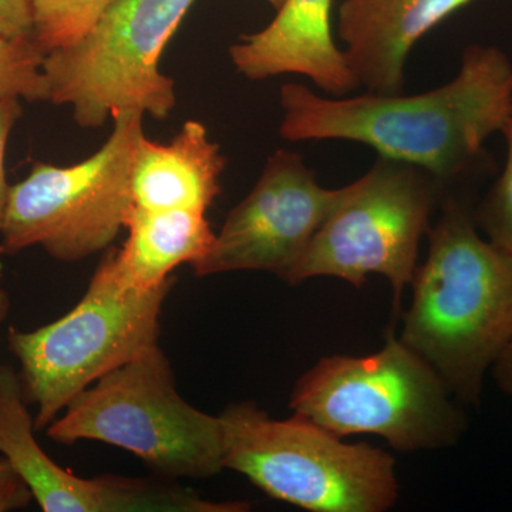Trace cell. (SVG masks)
<instances>
[{"label": "cell", "instance_id": "obj_24", "mask_svg": "<svg viewBox=\"0 0 512 512\" xmlns=\"http://www.w3.org/2000/svg\"><path fill=\"white\" fill-rule=\"evenodd\" d=\"M266 2H268L272 8L278 10L282 5H284L285 0H266Z\"/></svg>", "mask_w": 512, "mask_h": 512}, {"label": "cell", "instance_id": "obj_3", "mask_svg": "<svg viewBox=\"0 0 512 512\" xmlns=\"http://www.w3.org/2000/svg\"><path fill=\"white\" fill-rule=\"evenodd\" d=\"M439 373L389 333L373 355L329 356L296 382L289 409L335 436L376 434L403 453L454 446L466 419Z\"/></svg>", "mask_w": 512, "mask_h": 512}, {"label": "cell", "instance_id": "obj_2", "mask_svg": "<svg viewBox=\"0 0 512 512\" xmlns=\"http://www.w3.org/2000/svg\"><path fill=\"white\" fill-rule=\"evenodd\" d=\"M440 208L399 339L458 402L477 406L485 373L512 342V255L481 237L466 201L447 195Z\"/></svg>", "mask_w": 512, "mask_h": 512}, {"label": "cell", "instance_id": "obj_6", "mask_svg": "<svg viewBox=\"0 0 512 512\" xmlns=\"http://www.w3.org/2000/svg\"><path fill=\"white\" fill-rule=\"evenodd\" d=\"M173 284L170 279L148 291L128 288L106 254L72 311L32 332L9 330L23 392L36 406V431L47 429L100 377L158 345L161 312Z\"/></svg>", "mask_w": 512, "mask_h": 512}, {"label": "cell", "instance_id": "obj_12", "mask_svg": "<svg viewBox=\"0 0 512 512\" xmlns=\"http://www.w3.org/2000/svg\"><path fill=\"white\" fill-rule=\"evenodd\" d=\"M333 0H285L275 19L229 47L235 69L249 80L301 74L323 93L345 97L360 89L332 33Z\"/></svg>", "mask_w": 512, "mask_h": 512}, {"label": "cell", "instance_id": "obj_16", "mask_svg": "<svg viewBox=\"0 0 512 512\" xmlns=\"http://www.w3.org/2000/svg\"><path fill=\"white\" fill-rule=\"evenodd\" d=\"M116 0H32V39L43 52L73 45Z\"/></svg>", "mask_w": 512, "mask_h": 512}, {"label": "cell", "instance_id": "obj_14", "mask_svg": "<svg viewBox=\"0 0 512 512\" xmlns=\"http://www.w3.org/2000/svg\"><path fill=\"white\" fill-rule=\"evenodd\" d=\"M227 160L198 121H187L168 144L146 136L138 141L131 167L133 205L147 210L204 212L221 194Z\"/></svg>", "mask_w": 512, "mask_h": 512}, {"label": "cell", "instance_id": "obj_13", "mask_svg": "<svg viewBox=\"0 0 512 512\" xmlns=\"http://www.w3.org/2000/svg\"><path fill=\"white\" fill-rule=\"evenodd\" d=\"M473 0H345L338 35L350 72L367 93H404L414 45Z\"/></svg>", "mask_w": 512, "mask_h": 512}, {"label": "cell", "instance_id": "obj_23", "mask_svg": "<svg viewBox=\"0 0 512 512\" xmlns=\"http://www.w3.org/2000/svg\"><path fill=\"white\" fill-rule=\"evenodd\" d=\"M10 311V298L9 293L5 288L0 286V325L5 322V319L8 318Z\"/></svg>", "mask_w": 512, "mask_h": 512}, {"label": "cell", "instance_id": "obj_15", "mask_svg": "<svg viewBox=\"0 0 512 512\" xmlns=\"http://www.w3.org/2000/svg\"><path fill=\"white\" fill-rule=\"evenodd\" d=\"M128 238L121 249H110L111 266L121 284L148 291L173 279L174 269L200 261L210 251L215 234L204 212L128 211Z\"/></svg>", "mask_w": 512, "mask_h": 512}, {"label": "cell", "instance_id": "obj_5", "mask_svg": "<svg viewBox=\"0 0 512 512\" xmlns=\"http://www.w3.org/2000/svg\"><path fill=\"white\" fill-rule=\"evenodd\" d=\"M56 443L92 440L130 451L160 478H210L224 467L220 416L180 396L160 345L100 377L46 429Z\"/></svg>", "mask_w": 512, "mask_h": 512}, {"label": "cell", "instance_id": "obj_8", "mask_svg": "<svg viewBox=\"0 0 512 512\" xmlns=\"http://www.w3.org/2000/svg\"><path fill=\"white\" fill-rule=\"evenodd\" d=\"M446 190L423 168L377 156L316 232L285 282L301 284L318 276L342 279L356 288L369 275L389 279L394 311L417 271L421 238Z\"/></svg>", "mask_w": 512, "mask_h": 512}, {"label": "cell", "instance_id": "obj_19", "mask_svg": "<svg viewBox=\"0 0 512 512\" xmlns=\"http://www.w3.org/2000/svg\"><path fill=\"white\" fill-rule=\"evenodd\" d=\"M22 114L19 99L0 100V229L5 220L6 208H8L10 185L6 181L5 150L8 144L10 131Z\"/></svg>", "mask_w": 512, "mask_h": 512}, {"label": "cell", "instance_id": "obj_20", "mask_svg": "<svg viewBox=\"0 0 512 512\" xmlns=\"http://www.w3.org/2000/svg\"><path fill=\"white\" fill-rule=\"evenodd\" d=\"M32 500L28 484L5 457L0 458V512L26 508Z\"/></svg>", "mask_w": 512, "mask_h": 512}, {"label": "cell", "instance_id": "obj_21", "mask_svg": "<svg viewBox=\"0 0 512 512\" xmlns=\"http://www.w3.org/2000/svg\"><path fill=\"white\" fill-rule=\"evenodd\" d=\"M32 0H0V35L32 39Z\"/></svg>", "mask_w": 512, "mask_h": 512}, {"label": "cell", "instance_id": "obj_22", "mask_svg": "<svg viewBox=\"0 0 512 512\" xmlns=\"http://www.w3.org/2000/svg\"><path fill=\"white\" fill-rule=\"evenodd\" d=\"M498 386L512 399V342L493 366Z\"/></svg>", "mask_w": 512, "mask_h": 512}, {"label": "cell", "instance_id": "obj_17", "mask_svg": "<svg viewBox=\"0 0 512 512\" xmlns=\"http://www.w3.org/2000/svg\"><path fill=\"white\" fill-rule=\"evenodd\" d=\"M45 56L29 37L0 35V100L47 101Z\"/></svg>", "mask_w": 512, "mask_h": 512}, {"label": "cell", "instance_id": "obj_18", "mask_svg": "<svg viewBox=\"0 0 512 512\" xmlns=\"http://www.w3.org/2000/svg\"><path fill=\"white\" fill-rule=\"evenodd\" d=\"M500 133L507 143V160L503 173L474 210V220L488 241L512 255V116Z\"/></svg>", "mask_w": 512, "mask_h": 512}, {"label": "cell", "instance_id": "obj_4", "mask_svg": "<svg viewBox=\"0 0 512 512\" xmlns=\"http://www.w3.org/2000/svg\"><path fill=\"white\" fill-rule=\"evenodd\" d=\"M224 467L269 497L313 512H383L399 498L392 454L340 437L293 414L275 420L254 402L220 414Z\"/></svg>", "mask_w": 512, "mask_h": 512}, {"label": "cell", "instance_id": "obj_1", "mask_svg": "<svg viewBox=\"0 0 512 512\" xmlns=\"http://www.w3.org/2000/svg\"><path fill=\"white\" fill-rule=\"evenodd\" d=\"M279 134L288 141H355L423 168L447 185L481 163L488 138L512 116V62L495 46L464 49L451 82L427 93L326 97L281 87Z\"/></svg>", "mask_w": 512, "mask_h": 512}, {"label": "cell", "instance_id": "obj_9", "mask_svg": "<svg viewBox=\"0 0 512 512\" xmlns=\"http://www.w3.org/2000/svg\"><path fill=\"white\" fill-rule=\"evenodd\" d=\"M143 116L114 114L113 133L92 157L69 167L36 163L12 185L0 254L42 247L57 261L77 262L109 249L133 207L131 167Z\"/></svg>", "mask_w": 512, "mask_h": 512}, {"label": "cell", "instance_id": "obj_11", "mask_svg": "<svg viewBox=\"0 0 512 512\" xmlns=\"http://www.w3.org/2000/svg\"><path fill=\"white\" fill-rule=\"evenodd\" d=\"M19 372L0 365V454L18 471L45 512H175L177 485L158 478L103 476L86 480L47 456Z\"/></svg>", "mask_w": 512, "mask_h": 512}, {"label": "cell", "instance_id": "obj_10", "mask_svg": "<svg viewBox=\"0 0 512 512\" xmlns=\"http://www.w3.org/2000/svg\"><path fill=\"white\" fill-rule=\"evenodd\" d=\"M343 194L345 187H322L298 153L275 151L251 192L229 211L210 251L192 265L195 275L264 271L285 281Z\"/></svg>", "mask_w": 512, "mask_h": 512}, {"label": "cell", "instance_id": "obj_7", "mask_svg": "<svg viewBox=\"0 0 512 512\" xmlns=\"http://www.w3.org/2000/svg\"><path fill=\"white\" fill-rule=\"evenodd\" d=\"M194 3L116 0L82 39L47 53V101L72 106L82 128L103 126L121 111L167 119L177 97L160 59Z\"/></svg>", "mask_w": 512, "mask_h": 512}]
</instances>
